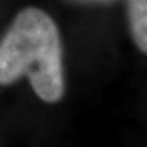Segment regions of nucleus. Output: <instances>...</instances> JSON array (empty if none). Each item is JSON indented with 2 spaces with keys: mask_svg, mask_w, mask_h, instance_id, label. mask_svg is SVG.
Wrapping results in <instances>:
<instances>
[{
  "mask_svg": "<svg viewBox=\"0 0 147 147\" xmlns=\"http://www.w3.org/2000/svg\"><path fill=\"white\" fill-rule=\"evenodd\" d=\"M77 3H110L113 0H72Z\"/></svg>",
  "mask_w": 147,
  "mask_h": 147,
  "instance_id": "3",
  "label": "nucleus"
},
{
  "mask_svg": "<svg viewBox=\"0 0 147 147\" xmlns=\"http://www.w3.org/2000/svg\"><path fill=\"white\" fill-rule=\"evenodd\" d=\"M23 75L42 101L57 102L63 96L60 33L54 20L39 8L20 11L0 42V84Z\"/></svg>",
  "mask_w": 147,
  "mask_h": 147,
  "instance_id": "1",
  "label": "nucleus"
},
{
  "mask_svg": "<svg viewBox=\"0 0 147 147\" xmlns=\"http://www.w3.org/2000/svg\"><path fill=\"white\" fill-rule=\"evenodd\" d=\"M128 14L134 42L147 54V0H128Z\"/></svg>",
  "mask_w": 147,
  "mask_h": 147,
  "instance_id": "2",
  "label": "nucleus"
}]
</instances>
